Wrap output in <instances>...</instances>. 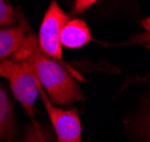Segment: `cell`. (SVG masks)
Returning <instances> with one entry per match:
<instances>
[{"instance_id":"1","label":"cell","mask_w":150,"mask_h":142,"mask_svg":"<svg viewBox=\"0 0 150 142\" xmlns=\"http://www.w3.org/2000/svg\"><path fill=\"white\" fill-rule=\"evenodd\" d=\"M14 60L27 61L35 68L41 86L53 104L69 106L76 100H83V93L75 77L83 79L76 71L46 55L38 45V37L28 33L13 55Z\"/></svg>"},{"instance_id":"2","label":"cell","mask_w":150,"mask_h":142,"mask_svg":"<svg viewBox=\"0 0 150 142\" xmlns=\"http://www.w3.org/2000/svg\"><path fill=\"white\" fill-rule=\"evenodd\" d=\"M0 77L8 80L15 98L33 117L34 104L40 97L41 89L35 68L27 61L5 59L0 61Z\"/></svg>"},{"instance_id":"3","label":"cell","mask_w":150,"mask_h":142,"mask_svg":"<svg viewBox=\"0 0 150 142\" xmlns=\"http://www.w3.org/2000/svg\"><path fill=\"white\" fill-rule=\"evenodd\" d=\"M69 19V16L62 10L59 4L53 0L45 11L38 36L40 49L46 55L61 63H64L60 40L61 30Z\"/></svg>"},{"instance_id":"4","label":"cell","mask_w":150,"mask_h":142,"mask_svg":"<svg viewBox=\"0 0 150 142\" xmlns=\"http://www.w3.org/2000/svg\"><path fill=\"white\" fill-rule=\"evenodd\" d=\"M40 97L54 129L57 142H83L81 139L83 127L77 108L64 110L53 104L42 86Z\"/></svg>"},{"instance_id":"5","label":"cell","mask_w":150,"mask_h":142,"mask_svg":"<svg viewBox=\"0 0 150 142\" xmlns=\"http://www.w3.org/2000/svg\"><path fill=\"white\" fill-rule=\"evenodd\" d=\"M61 44L67 49H80L93 40L91 32L86 23L72 18L69 19L61 30Z\"/></svg>"},{"instance_id":"6","label":"cell","mask_w":150,"mask_h":142,"mask_svg":"<svg viewBox=\"0 0 150 142\" xmlns=\"http://www.w3.org/2000/svg\"><path fill=\"white\" fill-rule=\"evenodd\" d=\"M28 30L30 27L24 18L19 20L17 26L0 28V61L14 55L19 45L22 44Z\"/></svg>"},{"instance_id":"7","label":"cell","mask_w":150,"mask_h":142,"mask_svg":"<svg viewBox=\"0 0 150 142\" xmlns=\"http://www.w3.org/2000/svg\"><path fill=\"white\" fill-rule=\"evenodd\" d=\"M14 104L6 88L0 83V141H11L15 134Z\"/></svg>"},{"instance_id":"8","label":"cell","mask_w":150,"mask_h":142,"mask_svg":"<svg viewBox=\"0 0 150 142\" xmlns=\"http://www.w3.org/2000/svg\"><path fill=\"white\" fill-rule=\"evenodd\" d=\"M139 24L142 26L144 30L143 33L132 35L131 38L127 42V45L131 44H150V17L141 19Z\"/></svg>"},{"instance_id":"9","label":"cell","mask_w":150,"mask_h":142,"mask_svg":"<svg viewBox=\"0 0 150 142\" xmlns=\"http://www.w3.org/2000/svg\"><path fill=\"white\" fill-rule=\"evenodd\" d=\"M15 23V9L6 0H0V26H11Z\"/></svg>"},{"instance_id":"10","label":"cell","mask_w":150,"mask_h":142,"mask_svg":"<svg viewBox=\"0 0 150 142\" xmlns=\"http://www.w3.org/2000/svg\"><path fill=\"white\" fill-rule=\"evenodd\" d=\"M0 142H11V141H0ZM19 142H50V139H49V135L45 133L44 130L41 129L36 124L34 126L30 127L26 131L25 136L23 138L22 141Z\"/></svg>"},{"instance_id":"11","label":"cell","mask_w":150,"mask_h":142,"mask_svg":"<svg viewBox=\"0 0 150 142\" xmlns=\"http://www.w3.org/2000/svg\"><path fill=\"white\" fill-rule=\"evenodd\" d=\"M98 0H75L74 7L71 9V13L78 15V14H83L85 10H87L90 6H93L95 2H97Z\"/></svg>"}]
</instances>
